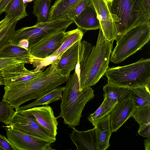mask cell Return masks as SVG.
Masks as SVG:
<instances>
[{"label":"cell","mask_w":150,"mask_h":150,"mask_svg":"<svg viewBox=\"0 0 150 150\" xmlns=\"http://www.w3.org/2000/svg\"><path fill=\"white\" fill-rule=\"evenodd\" d=\"M55 68L54 60L45 71L29 81L5 86L2 100L15 109L25 103L38 99L66 82Z\"/></svg>","instance_id":"1"},{"label":"cell","mask_w":150,"mask_h":150,"mask_svg":"<svg viewBox=\"0 0 150 150\" xmlns=\"http://www.w3.org/2000/svg\"><path fill=\"white\" fill-rule=\"evenodd\" d=\"M60 103V112L64 123L72 129L79 125L82 112L87 103L94 97L93 90L88 87L80 90L79 79L76 72L66 79Z\"/></svg>","instance_id":"2"},{"label":"cell","mask_w":150,"mask_h":150,"mask_svg":"<svg viewBox=\"0 0 150 150\" xmlns=\"http://www.w3.org/2000/svg\"><path fill=\"white\" fill-rule=\"evenodd\" d=\"M117 30V41L127 32L142 24H150V8L144 0H107Z\"/></svg>","instance_id":"3"},{"label":"cell","mask_w":150,"mask_h":150,"mask_svg":"<svg viewBox=\"0 0 150 150\" xmlns=\"http://www.w3.org/2000/svg\"><path fill=\"white\" fill-rule=\"evenodd\" d=\"M113 43L105 40L100 28L96 45L92 47L80 73V90L95 85L105 75L108 67Z\"/></svg>","instance_id":"4"},{"label":"cell","mask_w":150,"mask_h":150,"mask_svg":"<svg viewBox=\"0 0 150 150\" xmlns=\"http://www.w3.org/2000/svg\"><path fill=\"white\" fill-rule=\"evenodd\" d=\"M108 83L132 89L150 86V59L142 58L128 65L108 67L105 74Z\"/></svg>","instance_id":"5"},{"label":"cell","mask_w":150,"mask_h":150,"mask_svg":"<svg viewBox=\"0 0 150 150\" xmlns=\"http://www.w3.org/2000/svg\"><path fill=\"white\" fill-rule=\"evenodd\" d=\"M150 39V24H142L131 29L117 41L110 60L115 64L120 63L141 50Z\"/></svg>","instance_id":"6"},{"label":"cell","mask_w":150,"mask_h":150,"mask_svg":"<svg viewBox=\"0 0 150 150\" xmlns=\"http://www.w3.org/2000/svg\"><path fill=\"white\" fill-rule=\"evenodd\" d=\"M73 23L72 20L65 18L36 23L33 26L22 28L15 30L11 43L17 45L20 40L26 39L28 41L29 50L36 44L47 37L59 32L65 31Z\"/></svg>","instance_id":"7"},{"label":"cell","mask_w":150,"mask_h":150,"mask_svg":"<svg viewBox=\"0 0 150 150\" xmlns=\"http://www.w3.org/2000/svg\"><path fill=\"white\" fill-rule=\"evenodd\" d=\"M7 127V138L17 150L52 149V141L24 133L10 125Z\"/></svg>","instance_id":"8"},{"label":"cell","mask_w":150,"mask_h":150,"mask_svg":"<svg viewBox=\"0 0 150 150\" xmlns=\"http://www.w3.org/2000/svg\"><path fill=\"white\" fill-rule=\"evenodd\" d=\"M10 126L24 133L53 142L56 140V137L40 125L33 116L22 115L15 111Z\"/></svg>","instance_id":"9"},{"label":"cell","mask_w":150,"mask_h":150,"mask_svg":"<svg viewBox=\"0 0 150 150\" xmlns=\"http://www.w3.org/2000/svg\"><path fill=\"white\" fill-rule=\"evenodd\" d=\"M96 10L100 27L106 40L113 42L117 35L116 25L108 7L107 0H91Z\"/></svg>","instance_id":"10"},{"label":"cell","mask_w":150,"mask_h":150,"mask_svg":"<svg viewBox=\"0 0 150 150\" xmlns=\"http://www.w3.org/2000/svg\"><path fill=\"white\" fill-rule=\"evenodd\" d=\"M18 112L22 115L33 116L40 125L56 137L59 117L54 116L53 111L50 106H35Z\"/></svg>","instance_id":"11"},{"label":"cell","mask_w":150,"mask_h":150,"mask_svg":"<svg viewBox=\"0 0 150 150\" xmlns=\"http://www.w3.org/2000/svg\"><path fill=\"white\" fill-rule=\"evenodd\" d=\"M65 32L62 31L52 34L36 44L29 50L31 55L41 59L50 57L63 43Z\"/></svg>","instance_id":"12"},{"label":"cell","mask_w":150,"mask_h":150,"mask_svg":"<svg viewBox=\"0 0 150 150\" xmlns=\"http://www.w3.org/2000/svg\"><path fill=\"white\" fill-rule=\"evenodd\" d=\"M25 64L14 65L1 71L5 86L29 81L37 77L43 71L41 70H28L25 67Z\"/></svg>","instance_id":"13"},{"label":"cell","mask_w":150,"mask_h":150,"mask_svg":"<svg viewBox=\"0 0 150 150\" xmlns=\"http://www.w3.org/2000/svg\"><path fill=\"white\" fill-rule=\"evenodd\" d=\"M134 109L129 96L115 105L109 114L112 132H116L131 117Z\"/></svg>","instance_id":"14"},{"label":"cell","mask_w":150,"mask_h":150,"mask_svg":"<svg viewBox=\"0 0 150 150\" xmlns=\"http://www.w3.org/2000/svg\"><path fill=\"white\" fill-rule=\"evenodd\" d=\"M79 41L64 51L59 59L54 60L56 69L67 79L71 72L75 69L78 63Z\"/></svg>","instance_id":"15"},{"label":"cell","mask_w":150,"mask_h":150,"mask_svg":"<svg viewBox=\"0 0 150 150\" xmlns=\"http://www.w3.org/2000/svg\"><path fill=\"white\" fill-rule=\"evenodd\" d=\"M70 138L76 147V150H98L95 128L86 131H79L75 127Z\"/></svg>","instance_id":"16"},{"label":"cell","mask_w":150,"mask_h":150,"mask_svg":"<svg viewBox=\"0 0 150 150\" xmlns=\"http://www.w3.org/2000/svg\"><path fill=\"white\" fill-rule=\"evenodd\" d=\"M83 30H97L100 27L96 10L91 2L73 21Z\"/></svg>","instance_id":"17"},{"label":"cell","mask_w":150,"mask_h":150,"mask_svg":"<svg viewBox=\"0 0 150 150\" xmlns=\"http://www.w3.org/2000/svg\"><path fill=\"white\" fill-rule=\"evenodd\" d=\"M93 126L96 129L98 150L107 149L110 145L109 140L112 132L109 115L96 121Z\"/></svg>","instance_id":"18"},{"label":"cell","mask_w":150,"mask_h":150,"mask_svg":"<svg viewBox=\"0 0 150 150\" xmlns=\"http://www.w3.org/2000/svg\"><path fill=\"white\" fill-rule=\"evenodd\" d=\"M139 125L138 132L143 137H150V105L134 108L131 115Z\"/></svg>","instance_id":"19"},{"label":"cell","mask_w":150,"mask_h":150,"mask_svg":"<svg viewBox=\"0 0 150 150\" xmlns=\"http://www.w3.org/2000/svg\"><path fill=\"white\" fill-rule=\"evenodd\" d=\"M81 0H56L51 6L49 21L67 18L69 11Z\"/></svg>","instance_id":"20"},{"label":"cell","mask_w":150,"mask_h":150,"mask_svg":"<svg viewBox=\"0 0 150 150\" xmlns=\"http://www.w3.org/2000/svg\"><path fill=\"white\" fill-rule=\"evenodd\" d=\"M18 21L11 19L6 15L0 25V51L5 46L11 43L15 31V27Z\"/></svg>","instance_id":"21"},{"label":"cell","mask_w":150,"mask_h":150,"mask_svg":"<svg viewBox=\"0 0 150 150\" xmlns=\"http://www.w3.org/2000/svg\"><path fill=\"white\" fill-rule=\"evenodd\" d=\"M84 34L83 30L80 28H77L65 32L64 41L59 48L50 57L60 56L66 50L76 42L81 40Z\"/></svg>","instance_id":"22"},{"label":"cell","mask_w":150,"mask_h":150,"mask_svg":"<svg viewBox=\"0 0 150 150\" xmlns=\"http://www.w3.org/2000/svg\"><path fill=\"white\" fill-rule=\"evenodd\" d=\"M65 86L57 87L51 92L43 96L27 105L19 107L16 111H19L39 105H47L61 98Z\"/></svg>","instance_id":"23"},{"label":"cell","mask_w":150,"mask_h":150,"mask_svg":"<svg viewBox=\"0 0 150 150\" xmlns=\"http://www.w3.org/2000/svg\"><path fill=\"white\" fill-rule=\"evenodd\" d=\"M129 96L134 108L150 105V86L131 89Z\"/></svg>","instance_id":"24"},{"label":"cell","mask_w":150,"mask_h":150,"mask_svg":"<svg viewBox=\"0 0 150 150\" xmlns=\"http://www.w3.org/2000/svg\"><path fill=\"white\" fill-rule=\"evenodd\" d=\"M33 57L30 51L11 43L7 45L0 51V58H19L30 61V63Z\"/></svg>","instance_id":"25"},{"label":"cell","mask_w":150,"mask_h":150,"mask_svg":"<svg viewBox=\"0 0 150 150\" xmlns=\"http://www.w3.org/2000/svg\"><path fill=\"white\" fill-rule=\"evenodd\" d=\"M104 97L118 103L129 96L130 89L114 86L107 83L103 86Z\"/></svg>","instance_id":"26"},{"label":"cell","mask_w":150,"mask_h":150,"mask_svg":"<svg viewBox=\"0 0 150 150\" xmlns=\"http://www.w3.org/2000/svg\"><path fill=\"white\" fill-rule=\"evenodd\" d=\"M26 6L23 0H11L4 12L11 18L19 21L28 16L26 11Z\"/></svg>","instance_id":"27"},{"label":"cell","mask_w":150,"mask_h":150,"mask_svg":"<svg viewBox=\"0 0 150 150\" xmlns=\"http://www.w3.org/2000/svg\"><path fill=\"white\" fill-rule=\"evenodd\" d=\"M52 1V0H34L33 13L37 18V23L49 21Z\"/></svg>","instance_id":"28"},{"label":"cell","mask_w":150,"mask_h":150,"mask_svg":"<svg viewBox=\"0 0 150 150\" xmlns=\"http://www.w3.org/2000/svg\"><path fill=\"white\" fill-rule=\"evenodd\" d=\"M117 103L104 97L101 105L95 112L89 115L88 120L93 126L96 121L109 114Z\"/></svg>","instance_id":"29"},{"label":"cell","mask_w":150,"mask_h":150,"mask_svg":"<svg viewBox=\"0 0 150 150\" xmlns=\"http://www.w3.org/2000/svg\"><path fill=\"white\" fill-rule=\"evenodd\" d=\"M13 107L3 100L0 102V122L7 125H11L12 117L15 111Z\"/></svg>","instance_id":"30"},{"label":"cell","mask_w":150,"mask_h":150,"mask_svg":"<svg viewBox=\"0 0 150 150\" xmlns=\"http://www.w3.org/2000/svg\"><path fill=\"white\" fill-rule=\"evenodd\" d=\"M91 2V0H81L68 13L67 17L73 21Z\"/></svg>","instance_id":"31"},{"label":"cell","mask_w":150,"mask_h":150,"mask_svg":"<svg viewBox=\"0 0 150 150\" xmlns=\"http://www.w3.org/2000/svg\"><path fill=\"white\" fill-rule=\"evenodd\" d=\"M21 63H30V61L19 58H0V72L13 65Z\"/></svg>","instance_id":"32"},{"label":"cell","mask_w":150,"mask_h":150,"mask_svg":"<svg viewBox=\"0 0 150 150\" xmlns=\"http://www.w3.org/2000/svg\"><path fill=\"white\" fill-rule=\"evenodd\" d=\"M17 150L11 142L0 134V150Z\"/></svg>","instance_id":"33"},{"label":"cell","mask_w":150,"mask_h":150,"mask_svg":"<svg viewBox=\"0 0 150 150\" xmlns=\"http://www.w3.org/2000/svg\"><path fill=\"white\" fill-rule=\"evenodd\" d=\"M17 45L23 48L28 50L29 46L28 41L26 39H21L18 42Z\"/></svg>","instance_id":"34"},{"label":"cell","mask_w":150,"mask_h":150,"mask_svg":"<svg viewBox=\"0 0 150 150\" xmlns=\"http://www.w3.org/2000/svg\"><path fill=\"white\" fill-rule=\"evenodd\" d=\"M11 0H3L0 4V15L4 12V10Z\"/></svg>","instance_id":"35"},{"label":"cell","mask_w":150,"mask_h":150,"mask_svg":"<svg viewBox=\"0 0 150 150\" xmlns=\"http://www.w3.org/2000/svg\"><path fill=\"white\" fill-rule=\"evenodd\" d=\"M144 146L145 150H150V137H147L144 142Z\"/></svg>","instance_id":"36"},{"label":"cell","mask_w":150,"mask_h":150,"mask_svg":"<svg viewBox=\"0 0 150 150\" xmlns=\"http://www.w3.org/2000/svg\"><path fill=\"white\" fill-rule=\"evenodd\" d=\"M3 85H4V83L3 78L2 77L1 72H0V86Z\"/></svg>","instance_id":"37"},{"label":"cell","mask_w":150,"mask_h":150,"mask_svg":"<svg viewBox=\"0 0 150 150\" xmlns=\"http://www.w3.org/2000/svg\"><path fill=\"white\" fill-rule=\"evenodd\" d=\"M148 6L150 8V0H144Z\"/></svg>","instance_id":"38"},{"label":"cell","mask_w":150,"mask_h":150,"mask_svg":"<svg viewBox=\"0 0 150 150\" xmlns=\"http://www.w3.org/2000/svg\"><path fill=\"white\" fill-rule=\"evenodd\" d=\"M33 0H23L24 3L25 4L27 3L33 1Z\"/></svg>","instance_id":"39"},{"label":"cell","mask_w":150,"mask_h":150,"mask_svg":"<svg viewBox=\"0 0 150 150\" xmlns=\"http://www.w3.org/2000/svg\"><path fill=\"white\" fill-rule=\"evenodd\" d=\"M3 19L2 20H1V21H0V25L2 23V22H3Z\"/></svg>","instance_id":"40"},{"label":"cell","mask_w":150,"mask_h":150,"mask_svg":"<svg viewBox=\"0 0 150 150\" xmlns=\"http://www.w3.org/2000/svg\"><path fill=\"white\" fill-rule=\"evenodd\" d=\"M3 0H0V4Z\"/></svg>","instance_id":"41"}]
</instances>
